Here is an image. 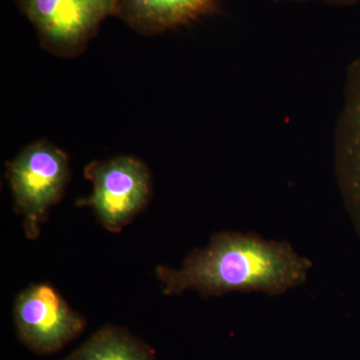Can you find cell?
Wrapping results in <instances>:
<instances>
[{
	"mask_svg": "<svg viewBox=\"0 0 360 360\" xmlns=\"http://www.w3.org/2000/svg\"><path fill=\"white\" fill-rule=\"evenodd\" d=\"M312 267L288 241L222 231L191 251L180 269L158 266L155 274L167 295L193 290L205 298L231 292L279 296L307 283Z\"/></svg>",
	"mask_w": 360,
	"mask_h": 360,
	"instance_id": "obj_1",
	"label": "cell"
},
{
	"mask_svg": "<svg viewBox=\"0 0 360 360\" xmlns=\"http://www.w3.org/2000/svg\"><path fill=\"white\" fill-rule=\"evenodd\" d=\"M84 176L94 188L90 196L77 205L91 207L99 222L111 232L122 231L150 200V172L134 156L92 161L85 167Z\"/></svg>",
	"mask_w": 360,
	"mask_h": 360,
	"instance_id": "obj_3",
	"label": "cell"
},
{
	"mask_svg": "<svg viewBox=\"0 0 360 360\" xmlns=\"http://www.w3.org/2000/svg\"><path fill=\"white\" fill-rule=\"evenodd\" d=\"M219 0H117L116 18L142 35L160 34L212 13Z\"/></svg>",
	"mask_w": 360,
	"mask_h": 360,
	"instance_id": "obj_7",
	"label": "cell"
},
{
	"mask_svg": "<svg viewBox=\"0 0 360 360\" xmlns=\"http://www.w3.org/2000/svg\"><path fill=\"white\" fill-rule=\"evenodd\" d=\"M117 0H18L40 45L58 58L84 53L106 18L115 16Z\"/></svg>",
	"mask_w": 360,
	"mask_h": 360,
	"instance_id": "obj_4",
	"label": "cell"
},
{
	"mask_svg": "<svg viewBox=\"0 0 360 360\" xmlns=\"http://www.w3.org/2000/svg\"><path fill=\"white\" fill-rule=\"evenodd\" d=\"M276 2H314V4H326L333 6H352L360 4V0H272Z\"/></svg>",
	"mask_w": 360,
	"mask_h": 360,
	"instance_id": "obj_9",
	"label": "cell"
},
{
	"mask_svg": "<svg viewBox=\"0 0 360 360\" xmlns=\"http://www.w3.org/2000/svg\"><path fill=\"white\" fill-rule=\"evenodd\" d=\"M63 360H158L155 350L122 326H106Z\"/></svg>",
	"mask_w": 360,
	"mask_h": 360,
	"instance_id": "obj_8",
	"label": "cell"
},
{
	"mask_svg": "<svg viewBox=\"0 0 360 360\" xmlns=\"http://www.w3.org/2000/svg\"><path fill=\"white\" fill-rule=\"evenodd\" d=\"M333 163L345 210L360 234V56L350 65L336 123Z\"/></svg>",
	"mask_w": 360,
	"mask_h": 360,
	"instance_id": "obj_6",
	"label": "cell"
},
{
	"mask_svg": "<svg viewBox=\"0 0 360 360\" xmlns=\"http://www.w3.org/2000/svg\"><path fill=\"white\" fill-rule=\"evenodd\" d=\"M70 176L65 151L44 139L28 144L6 163L14 210L23 217L26 238H39L40 226L63 198Z\"/></svg>",
	"mask_w": 360,
	"mask_h": 360,
	"instance_id": "obj_2",
	"label": "cell"
},
{
	"mask_svg": "<svg viewBox=\"0 0 360 360\" xmlns=\"http://www.w3.org/2000/svg\"><path fill=\"white\" fill-rule=\"evenodd\" d=\"M18 338L39 355L56 354L82 335L85 319L47 283L21 291L13 309Z\"/></svg>",
	"mask_w": 360,
	"mask_h": 360,
	"instance_id": "obj_5",
	"label": "cell"
}]
</instances>
